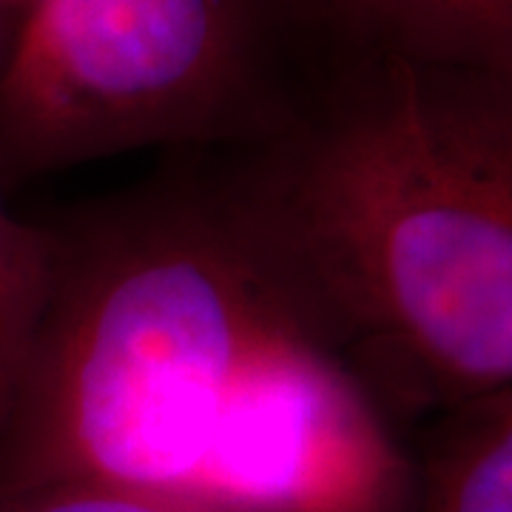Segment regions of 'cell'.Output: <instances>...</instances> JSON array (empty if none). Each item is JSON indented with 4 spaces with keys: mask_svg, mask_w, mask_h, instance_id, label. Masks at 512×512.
<instances>
[{
    "mask_svg": "<svg viewBox=\"0 0 512 512\" xmlns=\"http://www.w3.org/2000/svg\"><path fill=\"white\" fill-rule=\"evenodd\" d=\"M262 0H29L0 63V188L256 114Z\"/></svg>",
    "mask_w": 512,
    "mask_h": 512,
    "instance_id": "obj_3",
    "label": "cell"
},
{
    "mask_svg": "<svg viewBox=\"0 0 512 512\" xmlns=\"http://www.w3.org/2000/svg\"><path fill=\"white\" fill-rule=\"evenodd\" d=\"M55 231L18 217L0 188V427L35 350L55 285Z\"/></svg>",
    "mask_w": 512,
    "mask_h": 512,
    "instance_id": "obj_7",
    "label": "cell"
},
{
    "mask_svg": "<svg viewBox=\"0 0 512 512\" xmlns=\"http://www.w3.org/2000/svg\"><path fill=\"white\" fill-rule=\"evenodd\" d=\"M373 55L512 80V0H330Z\"/></svg>",
    "mask_w": 512,
    "mask_h": 512,
    "instance_id": "obj_5",
    "label": "cell"
},
{
    "mask_svg": "<svg viewBox=\"0 0 512 512\" xmlns=\"http://www.w3.org/2000/svg\"><path fill=\"white\" fill-rule=\"evenodd\" d=\"M410 512H512V387L447 410Z\"/></svg>",
    "mask_w": 512,
    "mask_h": 512,
    "instance_id": "obj_6",
    "label": "cell"
},
{
    "mask_svg": "<svg viewBox=\"0 0 512 512\" xmlns=\"http://www.w3.org/2000/svg\"><path fill=\"white\" fill-rule=\"evenodd\" d=\"M382 407L512 387V80L373 55L228 200Z\"/></svg>",
    "mask_w": 512,
    "mask_h": 512,
    "instance_id": "obj_1",
    "label": "cell"
},
{
    "mask_svg": "<svg viewBox=\"0 0 512 512\" xmlns=\"http://www.w3.org/2000/svg\"><path fill=\"white\" fill-rule=\"evenodd\" d=\"M0 512H228L174 493L94 484V481H57L32 487H0Z\"/></svg>",
    "mask_w": 512,
    "mask_h": 512,
    "instance_id": "obj_8",
    "label": "cell"
},
{
    "mask_svg": "<svg viewBox=\"0 0 512 512\" xmlns=\"http://www.w3.org/2000/svg\"><path fill=\"white\" fill-rule=\"evenodd\" d=\"M12 3H20V0H0V6H12Z\"/></svg>",
    "mask_w": 512,
    "mask_h": 512,
    "instance_id": "obj_11",
    "label": "cell"
},
{
    "mask_svg": "<svg viewBox=\"0 0 512 512\" xmlns=\"http://www.w3.org/2000/svg\"><path fill=\"white\" fill-rule=\"evenodd\" d=\"M55 285L0 427V487L188 498L234 384L308 319L231 202L143 205L55 231Z\"/></svg>",
    "mask_w": 512,
    "mask_h": 512,
    "instance_id": "obj_2",
    "label": "cell"
},
{
    "mask_svg": "<svg viewBox=\"0 0 512 512\" xmlns=\"http://www.w3.org/2000/svg\"><path fill=\"white\" fill-rule=\"evenodd\" d=\"M416 461L308 319L256 350L188 498L228 512H410Z\"/></svg>",
    "mask_w": 512,
    "mask_h": 512,
    "instance_id": "obj_4",
    "label": "cell"
},
{
    "mask_svg": "<svg viewBox=\"0 0 512 512\" xmlns=\"http://www.w3.org/2000/svg\"><path fill=\"white\" fill-rule=\"evenodd\" d=\"M276 3H285V6H293V9H308V12H313V9H328L330 0H276Z\"/></svg>",
    "mask_w": 512,
    "mask_h": 512,
    "instance_id": "obj_10",
    "label": "cell"
},
{
    "mask_svg": "<svg viewBox=\"0 0 512 512\" xmlns=\"http://www.w3.org/2000/svg\"><path fill=\"white\" fill-rule=\"evenodd\" d=\"M15 32H18V26H12V20H9V6H0V63L15 40Z\"/></svg>",
    "mask_w": 512,
    "mask_h": 512,
    "instance_id": "obj_9",
    "label": "cell"
}]
</instances>
